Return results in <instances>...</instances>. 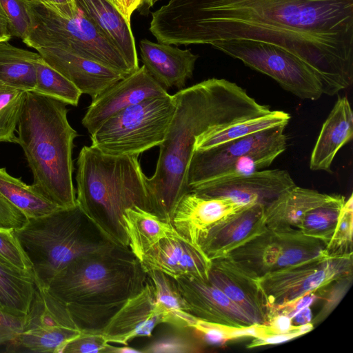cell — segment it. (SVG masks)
<instances>
[{"mask_svg":"<svg viewBox=\"0 0 353 353\" xmlns=\"http://www.w3.org/2000/svg\"><path fill=\"white\" fill-rule=\"evenodd\" d=\"M149 30L176 46L277 45L311 67L329 96L353 81V0H169L152 12Z\"/></svg>","mask_w":353,"mask_h":353,"instance_id":"cell-1","label":"cell"},{"mask_svg":"<svg viewBox=\"0 0 353 353\" xmlns=\"http://www.w3.org/2000/svg\"><path fill=\"white\" fill-rule=\"evenodd\" d=\"M173 95L174 112L159 145L154 173L148 178L150 212L169 223L177 203L190 192L187 174L196 137L212 127L271 111L236 83L224 79H208Z\"/></svg>","mask_w":353,"mask_h":353,"instance_id":"cell-2","label":"cell"},{"mask_svg":"<svg viewBox=\"0 0 353 353\" xmlns=\"http://www.w3.org/2000/svg\"><path fill=\"white\" fill-rule=\"evenodd\" d=\"M148 276L128 247L114 244L82 256L46 287L63 302L81 332H101L113 315L144 288Z\"/></svg>","mask_w":353,"mask_h":353,"instance_id":"cell-3","label":"cell"},{"mask_svg":"<svg viewBox=\"0 0 353 353\" xmlns=\"http://www.w3.org/2000/svg\"><path fill=\"white\" fill-rule=\"evenodd\" d=\"M66 104L27 92L18 123L17 143L32 173V188L61 208L76 206L72 150L77 131L68 120Z\"/></svg>","mask_w":353,"mask_h":353,"instance_id":"cell-4","label":"cell"},{"mask_svg":"<svg viewBox=\"0 0 353 353\" xmlns=\"http://www.w3.org/2000/svg\"><path fill=\"white\" fill-rule=\"evenodd\" d=\"M139 156L108 155L85 145L77 161V205L112 242L128 248L123 220L125 209L151 210L148 177Z\"/></svg>","mask_w":353,"mask_h":353,"instance_id":"cell-5","label":"cell"},{"mask_svg":"<svg viewBox=\"0 0 353 353\" xmlns=\"http://www.w3.org/2000/svg\"><path fill=\"white\" fill-rule=\"evenodd\" d=\"M14 232L32 263L34 281L45 287L75 259L116 244L77 205L28 219Z\"/></svg>","mask_w":353,"mask_h":353,"instance_id":"cell-6","label":"cell"},{"mask_svg":"<svg viewBox=\"0 0 353 353\" xmlns=\"http://www.w3.org/2000/svg\"><path fill=\"white\" fill-rule=\"evenodd\" d=\"M31 21L23 41L35 50L54 48L74 52L126 75L132 72L122 54L79 8L73 17L61 14L37 0H26Z\"/></svg>","mask_w":353,"mask_h":353,"instance_id":"cell-7","label":"cell"},{"mask_svg":"<svg viewBox=\"0 0 353 353\" xmlns=\"http://www.w3.org/2000/svg\"><path fill=\"white\" fill-rule=\"evenodd\" d=\"M174 110L175 99L170 94L129 106L90 134L91 145L108 155H139L163 141Z\"/></svg>","mask_w":353,"mask_h":353,"instance_id":"cell-8","label":"cell"},{"mask_svg":"<svg viewBox=\"0 0 353 353\" xmlns=\"http://www.w3.org/2000/svg\"><path fill=\"white\" fill-rule=\"evenodd\" d=\"M210 46L270 77L283 89L301 99L316 100L323 94L321 83L312 68L277 45L236 39L216 41Z\"/></svg>","mask_w":353,"mask_h":353,"instance_id":"cell-9","label":"cell"},{"mask_svg":"<svg viewBox=\"0 0 353 353\" xmlns=\"http://www.w3.org/2000/svg\"><path fill=\"white\" fill-rule=\"evenodd\" d=\"M350 276H353V255L327 257L265 274L259 278V285L268 319L280 307Z\"/></svg>","mask_w":353,"mask_h":353,"instance_id":"cell-10","label":"cell"},{"mask_svg":"<svg viewBox=\"0 0 353 353\" xmlns=\"http://www.w3.org/2000/svg\"><path fill=\"white\" fill-rule=\"evenodd\" d=\"M36 290L25 323L17 338L6 345L8 352L61 353L81 331L67 305L35 281Z\"/></svg>","mask_w":353,"mask_h":353,"instance_id":"cell-11","label":"cell"},{"mask_svg":"<svg viewBox=\"0 0 353 353\" xmlns=\"http://www.w3.org/2000/svg\"><path fill=\"white\" fill-rule=\"evenodd\" d=\"M286 126L236 139L205 150H193L187 174L190 190L221 176L229 167L258 150L287 143Z\"/></svg>","mask_w":353,"mask_h":353,"instance_id":"cell-12","label":"cell"},{"mask_svg":"<svg viewBox=\"0 0 353 353\" xmlns=\"http://www.w3.org/2000/svg\"><path fill=\"white\" fill-rule=\"evenodd\" d=\"M168 94L143 65L92 98L82 125L90 135L117 112L148 98Z\"/></svg>","mask_w":353,"mask_h":353,"instance_id":"cell-13","label":"cell"},{"mask_svg":"<svg viewBox=\"0 0 353 353\" xmlns=\"http://www.w3.org/2000/svg\"><path fill=\"white\" fill-rule=\"evenodd\" d=\"M294 185L288 171L274 169L261 170L226 180L210 181L192 188L190 191L208 197L230 199L241 205L259 203L265 207Z\"/></svg>","mask_w":353,"mask_h":353,"instance_id":"cell-14","label":"cell"},{"mask_svg":"<svg viewBox=\"0 0 353 353\" xmlns=\"http://www.w3.org/2000/svg\"><path fill=\"white\" fill-rule=\"evenodd\" d=\"M174 281L188 307V312L194 317L228 327H241L256 324L241 308L208 279L189 277Z\"/></svg>","mask_w":353,"mask_h":353,"instance_id":"cell-15","label":"cell"},{"mask_svg":"<svg viewBox=\"0 0 353 353\" xmlns=\"http://www.w3.org/2000/svg\"><path fill=\"white\" fill-rule=\"evenodd\" d=\"M166 317L157 304L152 284L148 279L144 288L128 299L113 315L102 331L108 343L128 345L138 337H151Z\"/></svg>","mask_w":353,"mask_h":353,"instance_id":"cell-16","label":"cell"},{"mask_svg":"<svg viewBox=\"0 0 353 353\" xmlns=\"http://www.w3.org/2000/svg\"><path fill=\"white\" fill-rule=\"evenodd\" d=\"M245 206L230 199L208 197L190 191L177 203L170 223L181 237L200 249L201 241L213 225Z\"/></svg>","mask_w":353,"mask_h":353,"instance_id":"cell-17","label":"cell"},{"mask_svg":"<svg viewBox=\"0 0 353 353\" xmlns=\"http://www.w3.org/2000/svg\"><path fill=\"white\" fill-rule=\"evenodd\" d=\"M208 280L241 308L256 324L266 325L268 314L257 276L223 256L211 260Z\"/></svg>","mask_w":353,"mask_h":353,"instance_id":"cell-18","label":"cell"},{"mask_svg":"<svg viewBox=\"0 0 353 353\" xmlns=\"http://www.w3.org/2000/svg\"><path fill=\"white\" fill-rule=\"evenodd\" d=\"M265 206L248 205L213 225L199 247L210 259L223 257L230 252L267 230Z\"/></svg>","mask_w":353,"mask_h":353,"instance_id":"cell-19","label":"cell"},{"mask_svg":"<svg viewBox=\"0 0 353 353\" xmlns=\"http://www.w3.org/2000/svg\"><path fill=\"white\" fill-rule=\"evenodd\" d=\"M145 270H155L176 279H208L211 260L179 235L161 239L140 260Z\"/></svg>","mask_w":353,"mask_h":353,"instance_id":"cell-20","label":"cell"},{"mask_svg":"<svg viewBox=\"0 0 353 353\" xmlns=\"http://www.w3.org/2000/svg\"><path fill=\"white\" fill-rule=\"evenodd\" d=\"M46 62L92 98L126 74L74 52L54 48L37 50Z\"/></svg>","mask_w":353,"mask_h":353,"instance_id":"cell-21","label":"cell"},{"mask_svg":"<svg viewBox=\"0 0 353 353\" xmlns=\"http://www.w3.org/2000/svg\"><path fill=\"white\" fill-rule=\"evenodd\" d=\"M143 65L165 89L184 88L193 75L199 56L190 50L144 39L139 44Z\"/></svg>","mask_w":353,"mask_h":353,"instance_id":"cell-22","label":"cell"},{"mask_svg":"<svg viewBox=\"0 0 353 353\" xmlns=\"http://www.w3.org/2000/svg\"><path fill=\"white\" fill-rule=\"evenodd\" d=\"M78 8L123 57L132 72L139 68L135 39L128 23L110 0H75Z\"/></svg>","mask_w":353,"mask_h":353,"instance_id":"cell-23","label":"cell"},{"mask_svg":"<svg viewBox=\"0 0 353 353\" xmlns=\"http://www.w3.org/2000/svg\"><path fill=\"white\" fill-rule=\"evenodd\" d=\"M353 137V113L349 100L339 97L323 123L312 150L310 168L331 172V165L339 150Z\"/></svg>","mask_w":353,"mask_h":353,"instance_id":"cell-24","label":"cell"},{"mask_svg":"<svg viewBox=\"0 0 353 353\" xmlns=\"http://www.w3.org/2000/svg\"><path fill=\"white\" fill-rule=\"evenodd\" d=\"M335 195L294 185L265 207L266 226L271 230L299 229L308 211L331 201Z\"/></svg>","mask_w":353,"mask_h":353,"instance_id":"cell-25","label":"cell"},{"mask_svg":"<svg viewBox=\"0 0 353 353\" xmlns=\"http://www.w3.org/2000/svg\"><path fill=\"white\" fill-rule=\"evenodd\" d=\"M123 220L129 248L139 261L161 239L179 235L170 223L138 206L125 209Z\"/></svg>","mask_w":353,"mask_h":353,"instance_id":"cell-26","label":"cell"},{"mask_svg":"<svg viewBox=\"0 0 353 353\" xmlns=\"http://www.w3.org/2000/svg\"><path fill=\"white\" fill-rule=\"evenodd\" d=\"M291 117L281 110L209 128L195 139L194 150H205L226 142L279 126H287Z\"/></svg>","mask_w":353,"mask_h":353,"instance_id":"cell-27","label":"cell"},{"mask_svg":"<svg viewBox=\"0 0 353 353\" xmlns=\"http://www.w3.org/2000/svg\"><path fill=\"white\" fill-rule=\"evenodd\" d=\"M36 290L34 276L0 258V310L26 316Z\"/></svg>","mask_w":353,"mask_h":353,"instance_id":"cell-28","label":"cell"},{"mask_svg":"<svg viewBox=\"0 0 353 353\" xmlns=\"http://www.w3.org/2000/svg\"><path fill=\"white\" fill-rule=\"evenodd\" d=\"M279 256V245L276 235L267 228L225 256L260 278L275 270Z\"/></svg>","mask_w":353,"mask_h":353,"instance_id":"cell-29","label":"cell"},{"mask_svg":"<svg viewBox=\"0 0 353 353\" xmlns=\"http://www.w3.org/2000/svg\"><path fill=\"white\" fill-rule=\"evenodd\" d=\"M40 54L0 41V84L33 92L36 87L35 61Z\"/></svg>","mask_w":353,"mask_h":353,"instance_id":"cell-30","label":"cell"},{"mask_svg":"<svg viewBox=\"0 0 353 353\" xmlns=\"http://www.w3.org/2000/svg\"><path fill=\"white\" fill-rule=\"evenodd\" d=\"M272 231L279 245V256L274 270L329 257L325 241L307 235L299 229Z\"/></svg>","mask_w":353,"mask_h":353,"instance_id":"cell-31","label":"cell"},{"mask_svg":"<svg viewBox=\"0 0 353 353\" xmlns=\"http://www.w3.org/2000/svg\"><path fill=\"white\" fill-rule=\"evenodd\" d=\"M0 194L28 219L43 216L61 209L31 185L11 176L4 168H0Z\"/></svg>","mask_w":353,"mask_h":353,"instance_id":"cell-32","label":"cell"},{"mask_svg":"<svg viewBox=\"0 0 353 353\" xmlns=\"http://www.w3.org/2000/svg\"><path fill=\"white\" fill-rule=\"evenodd\" d=\"M145 272L152 285L156 303L165 315V324L190 327L194 316L188 312V307L174 279L158 270H146Z\"/></svg>","mask_w":353,"mask_h":353,"instance_id":"cell-33","label":"cell"},{"mask_svg":"<svg viewBox=\"0 0 353 353\" xmlns=\"http://www.w3.org/2000/svg\"><path fill=\"white\" fill-rule=\"evenodd\" d=\"M36 87L33 92L77 106L81 95L75 85L48 65L40 55L35 61Z\"/></svg>","mask_w":353,"mask_h":353,"instance_id":"cell-34","label":"cell"},{"mask_svg":"<svg viewBox=\"0 0 353 353\" xmlns=\"http://www.w3.org/2000/svg\"><path fill=\"white\" fill-rule=\"evenodd\" d=\"M345 201L343 196L336 194L331 201L310 210L304 215L299 229L327 245L335 230Z\"/></svg>","mask_w":353,"mask_h":353,"instance_id":"cell-35","label":"cell"},{"mask_svg":"<svg viewBox=\"0 0 353 353\" xmlns=\"http://www.w3.org/2000/svg\"><path fill=\"white\" fill-rule=\"evenodd\" d=\"M170 326L171 328L161 333L145 345L141 350L142 352L190 353L203 351L205 345L192 327Z\"/></svg>","mask_w":353,"mask_h":353,"instance_id":"cell-36","label":"cell"},{"mask_svg":"<svg viewBox=\"0 0 353 353\" xmlns=\"http://www.w3.org/2000/svg\"><path fill=\"white\" fill-rule=\"evenodd\" d=\"M26 92L0 84V143H17L15 132L23 108Z\"/></svg>","mask_w":353,"mask_h":353,"instance_id":"cell-37","label":"cell"},{"mask_svg":"<svg viewBox=\"0 0 353 353\" xmlns=\"http://www.w3.org/2000/svg\"><path fill=\"white\" fill-rule=\"evenodd\" d=\"M353 196L350 194L342 207L334 234L327 245L329 257L353 255Z\"/></svg>","mask_w":353,"mask_h":353,"instance_id":"cell-38","label":"cell"},{"mask_svg":"<svg viewBox=\"0 0 353 353\" xmlns=\"http://www.w3.org/2000/svg\"><path fill=\"white\" fill-rule=\"evenodd\" d=\"M0 258L19 270L33 274L32 263L14 229L0 228Z\"/></svg>","mask_w":353,"mask_h":353,"instance_id":"cell-39","label":"cell"},{"mask_svg":"<svg viewBox=\"0 0 353 353\" xmlns=\"http://www.w3.org/2000/svg\"><path fill=\"white\" fill-rule=\"evenodd\" d=\"M12 37L23 41L29 34L31 21L26 0H0Z\"/></svg>","mask_w":353,"mask_h":353,"instance_id":"cell-40","label":"cell"},{"mask_svg":"<svg viewBox=\"0 0 353 353\" xmlns=\"http://www.w3.org/2000/svg\"><path fill=\"white\" fill-rule=\"evenodd\" d=\"M352 279L353 276L339 279L320 289L323 304L312 321L314 326L323 321L336 307L350 288Z\"/></svg>","mask_w":353,"mask_h":353,"instance_id":"cell-41","label":"cell"},{"mask_svg":"<svg viewBox=\"0 0 353 353\" xmlns=\"http://www.w3.org/2000/svg\"><path fill=\"white\" fill-rule=\"evenodd\" d=\"M108 345L101 332H81L64 346L61 353H105Z\"/></svg>","mask_w":353,"mask_h":353,"instance_id":"cell-42","label":"cell"},{"mask_svg":"<svg viewBox=\"0 0 353 353\" xmlns=\"http://www.w3.org/2000/svg\"><path fill=\"white\" fill-rule=\"evenodd\" d=\"M206 345H222L230 341L228 334V327L200 320L195 317L190 325Z\"/></svg>","mask_w":353,"mask_h":353,"instance_id":"cell-43","label":"cell"},{"mask_svg":"<svg viewBox=\"0 0 353 353\" xmlns=\"http://www.w3.org/2000/svg\"><path fill=\"white\" fill-rule=\"evenodd\" d=\"M24 323L25 316L0 310V345L13 341L22 331Z\"/></svg>","mask_w":353,"mask_h":353,"instance_id":"cell-44","label":"cell"},{"mask_svg":"<svg viewBox=\"0 0 353 353\" xmlns=\"http://www.w3.org/2000/svg\"><path fill=\"white\" fill-rule=\"evenodd\" d=\"M27 221L26 216L0 194V228L15 230Z\"/></svg>","mask_w":353,"mask_h":353,"instance_id":"cell-45","label":"cell"},{"mask_svg":"<svg viewBox=\"0 0 353 353\" xmlns=\"http://www.w3.org/2000/svg\"><path fill=\"white\" fill-rule=\"evenodd\" d=\"M265 325L268 334H281L297 331L296 326L293 325L292 319L284 314L278 313L270 316Z\"/></svg>","mask_w":353,"mask_h":353,"instance_id":"cell-46","label":"cell"},{"mask_svg":"<svg viewBox=\"0 0 353 353\" xmlns=\"http://www.w3.org/2000/svg\"><path fill=\"white\" fill-rule=\"evenodd\" d=\"M268 334L265 325L252 324L241 327H230L228 334L230 340L252 337L257 338Z\"/></svg>","mask_w":353,"mask_h":353,"instance_id":"cell-47","label":"cell"},{"mask_svg":"<svg viewBox=\"0 0 353 353\" xmlns=\"http://www.w3.org/2000/svg\"><path fill=\"white\" fill-rule=\"evenodd\" d=\"M299 336L297 331L281 334H268L262 336L254 338L248 345V347L251 348L265 345H274L284 343Z\"/></svg>","mask_w":353,"mask_h":353,"instance_id":"cell-48","label":"cell"},{"mask_svg":"<svg viewBox=\"0 0 353 353\" xmlns=\"http://www.w3.org/2000/svg\"><path fill=\"white\" fill-rule=\"evenodd\" d=\"M55 12L68 17L74 16L79 11L75 0H37Z\"/></svg>","mask_w":353,"mask_h":353,"instance_id":"cell-49","label":"cell"},{"mask_svg":"<svg viewBox=\"0 0 353 353\" xmlns=\"http://www.w3.org/2000/svg\"><path fill=\"white\" fill-rule=\"evenodd\" d=\"M115 7L123 16L125 20L130 23L132 13L136 10H139L143 0H111Z\"/></svg>","mask_w":353,"mask_h":353,"instance_id":"cell-50","label":"cell"},{"mask_svg":"<svg viewBox=\"0 0 353 353\" xmlns=\"http://www.w3.org/2000/svg\"><path fill=\"white\" fill-rule=\"evenodd\" d=\"M292 321L294 326L312 322V312L310 307H306L299 311L292 318Z\"/></svg>","mask_w":353,"mask_h":353,"instance_id":"cell-51","label":"cell"},{"mask_svg":"<svg viewBox=\"0 0 353 353\" xmlns=\"http://www.w3.org/2000/svg\"><path fill=\"white\" fill-rule=\"evenodd\" d=\"M11 37L8 21L0 7V41H9Z\"/></svg>","mask_w":353,"mask_h":353,"instance_id":"cell-52","label":"cell"},{"mask_svg":"<svg viewBox=\"0 0 353 353\" xmlns=\"http://www.w3.org/2000/svg\"><path fill=\"white\" fill-rule=\"evenodd\" d=\"M142 353L141 350H137L135 348L129 347L128 345L122 346H112L110 343L105 352V353Z\"/></svg>","mask_w":353,"mask_h":353,"instance_id":"cell-53","label":"cell"},{"mask_svg":"<svg viewBox=\"0 0 353 353\" xmlns=\"http://www.w3.org/2000/svg\"><path fill=\"white\" fill-rule=\"evenodd\" d=\"M313 328L314 325L312 322L296 326V330L300 336L311 331Z\"/></svg>","mask_w":353,"mask_h":353,"instance_id":"cell-54","label":"cell"},{"mask_svg":"<svg viewBox=\"0 0 353 353\" xmlns=\"http://www.w3.org/2000/svg\"><path fill=\"white\" fill-rule=\"evenodd\" d=\"M154 3V0H143V4L139 11H140L141 14L147 15L150 8H152Z\"/></svg>","mask_w":353,"mask_h":353,"instance_id":"cell-55","label":"cell"},{"mask_svg":"<svg viewBox=\"0 0 353 353\" xmlns=\"http://www.w3.org/2000/svg\"><path fill=\"white\" fill-rule=\"evenodd\" d=\"M154 1H155V3H156V2H157V1H160V0H154Z\"/></svg>","mask_w":353,"mask_h":353,"instance_id":"cell-56","label":"cell"},{"mask_svg":"<svg viewBox=\"0 0 353 353\" xmlns=\"http://www.w3.org/2000/svg\"><path fill=\"white\" fill-rule=\"evenodd\" d=\"M111 1V0H110Z\"/></svg>","mask_w":353,"mask_h":353,"instance_id":"cell-57","label":"cell"}]
</instances>
